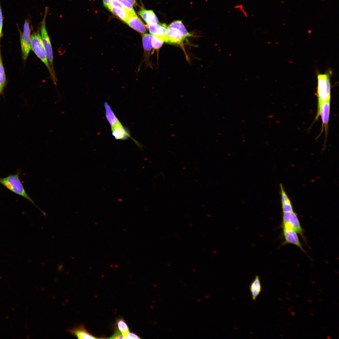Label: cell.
<instances>
[{"instance_id":"cell-1","label":"cell","mask_w":339,"mask_h":339,"mask_svg":"<svg viewBox=\"0 0 339 339\" xmlns=\"http://www.w3.org/2000/svg\"><path fill=\"white\" fill-rule=\"evenodd\" d=\"M20 172L21 171L18 170L15 174H10L5 177H0V184L11 191L30 202L46 217V213L35 204L34 201L26 192L20 178Z\"/></svg>"},{"instance_id":"cell-2","label":"cell","mask_w":339,"mask_h":339,"mask_svg":"<svg viewBox=\"0 0 339 339\" xmlns=\"http://www.w3.org/2000/svg\"><path fill=\"white\" fill-rule=\"evenodd\" d=\"M332 71L329 70L324 73L317 75V96L318 98L317 113L319 112L322 104L325 101L331 99V84L330 76Z\"/></svg>"},{"instance_id":"cell-3","label":"cell","mask_w":339,"mask_h":339,"mask_svg":"<svg viewBox=\"0 0 339 339\" xmlns=\"http://www.w3.org/2000/svg\"><path fill=\"white\" fill-rule=\"evenodd\" d=\"M192 36L181 20L175 21L168 26V43L181 45L187 37Z\"/></svg>"},{"instance_id":"cell-4","label":"cell","mask_w":339,"mask_h":339,"mask_svg":"<svg viewBox=\"0 0 339 339\" xmlns=\"http://www.w3.org/2000/svg\"><path fill=\"white\" fill-rule=\"evenodd\" d=\"M31 49L37 56L44 63L49 71L51 77L55 84L56 78L55 73L51 70L47 59L46 51L41 37L39 32L34 33L31 37Z\"/></svg>"},{"instance_id":"cell-5","label":"cell","mask_w":339,"mask_h":339,"mask_svg":"<svg viewBox=\"0 0 339 339\" xmlns=\"http://www.w3.org/2000/svg\"><path fill=\"white\" fill-rule=\"evenodd\" d=\"M47 11L48 8L46 7L44 18L40 24V35L46 51L50 67L53 72L55 73L53 67V57L52 47L46 25V19Z\"/></svg>"},{"instance_id":"cell-6","label":"cell","mask_w":339,"mask_h":339,"mask_svg":"<svg viewBox=\"0 0 339 339\" xmlns=\"http://www.w3.org/2000/svg\"><path fill=\"white\" fill-rule=\"evenodd\" d=\"M281 225L290 228L296 231L306 241L304 235V230L302 227L296 213L293 211L283 213L282 222Z\"/></svg>"},{"instance_id":"cell-7","label":"cell","mask_w":339,"mask_h":339,"mask_svg":"<svg viewBox=\"0 0 339 339\" xmlns=\"http://www.w3.org/2000/svg\"><path fill=\"white\" fill-rule=\"evenodd\" d=\"M31 30L28 21L26 20L24 25L23 32L21 37V46L22 56L26 60L31 49Z\"/></svg>"},{"instance_id":"cell-8","label":"cell","mask_w":339,"mask_h":339,"mask_svg":"<svg viewBox=\"0 0 339 339\" xmlns=\"http://www.w3.org/2000/svg\"><path fill=\"white\" fill-rule=\"evenodd\" d=\"M284 239L282 245L288 244L294 245L299 248L304 252H306L303 248L299 238L298 233L293 229L286 226L281 225Z\"/></svg>"},{"instance_id":"cell-9","label":"cell","mask_w":339,"mask_h":339,"mask_svg":"<svg viewBox=\"0 0 339 339\" xmlns=\"http://www.w3.org/2000/svg\"><path fill=\"white\" fill-rule=\"evenodd\" d=\"M330 104V99L324 102L322 104L319 112L317 113L315 118L316 120L318 118L319 116H321L322 121V126L320 134L322 132L323 129L325 132L326 138L327 136L328 129Z\"/></svg>"},{"instance_id":"cell-10","label":"cell","mask_w":339,"mask_h":339,"mask_svg":"<svg viewBox=\"0 0 339 339\" xmlns=\"http://www.w3.org/2000/svg\"><path fill=\"white\" fill-rule=\"evenodd\" d=\"M150 34L156 36L164 42L168 43L167 36L168 26L165 23L148 25Z\"/></svg>"},{"instance_id":"cell-11","label":"cell","mask_w":339,"mask_h":339,"mask_svg":"<svg viewBox=\"0 0 339 339\" xmlns=\"http://www.w3.org/2000/svg\"><path fill=\"white\" fill-rule=\"evenodd\" d=\"M112 135L117 140H125L131 138L130 133L120 121L111 126Z\"/></svg>"},{"instance_id":"cell-12","label":"cell","mask_w":339,"mask_h":339,"mask_svg":"<svg viewBox=\"0 0 339 339\" xmlns=\"http://www.w3.org/2000/svg\"><path fill=\"white\" fill-rule=\"evenodd\" d=\"M125 23L132 28L140 33L143 34L146 32L145 25L136 14L131 13Z\"/></svg>"},{"instance_id":"cell-13","label":"cell","mask_w":339,"mask_h":339,"mask_svg":"<svg viewBox=\"0 0 339 339\" xmlns=\"http://www.w3.org/2000/svg\"><path fill=\"white\" fill-rule=\"evenodd\" d=\"M67 331L79 339L98 338L89 333L82 325L69 329Z\"/></svg>"},{"instance_id":"cell-14","label":"cell","mask_w":339,"mask_h":339,"mask_svg":"<svg viewBox=\"0 0 339 339\" xmlns=\"http://www.w3.org/2000/svg\"><path fill=\"white\" fill-rule=\"evenodd\" d=\"M138 14L148 25L158 23L157 17L152 10L141 9L138 12Z\"/></svg>"},{"instance_id":"cell-15","label":"cell","mask_w":339,"mask_h":339,"mask_svg":"<svg viewBox=\"0 0 339 339\" xmlns=\"http://www.w3.org/2000/svg\"><path fill=\"white\" fill-rule=\"evenodd\" d=\"M280 188L281 196L282 208L283 213L293 211L291 202L282 184L280 185Z\"/></svg>"},{"instance_id":"cell-16","label":"cell","mask_w":339,"mask_h":339,"mask_svg":"<svg viewBox=\"0 0 339 339\" xmlns=\"http://www.w3.org/2000/svg\"><path fill=\"white\" fill-rule=\"evenodd\" d=\"M261 282L258 275H256L251 282L250 287V290L252 299L255 301L260 293L261 291Z\"/></svg>"},{"instance_id":"cell-17","label":"cell","mask_w":339,"mask_h":339,"mask_svg":"<svg viewBox=\"0 0 339 339\" xmlns=\"http://www.w3.org/2000/svg\"><path fill=\"white\" fill-rule=\"evenodd\" d=\"M104 106L106 118L111 126L120 121L107 102L104 103Z\"/></svg>"},{"instance_id":"cell-18","label":"cell","mask_w":339,"mask_h":339,"mask_svg":"<svg viewBox=\"0 0 339 339\" xmlns=\"http://www.w3.org/2000/svg\"><path fill=\"white\" fill-rule=\"evenodd\" d=\"M110 12L125 22L129 18L131 14L127 11L117 8L114 6L111 7Z\"/></svg>"},{"instance_id":"cell-19","label":"cell","mask_w":339,"mask_h":339,"mask_svg":"<svg viewBox=\"0 0 339 339\" xmlns=\"http://www.w3.org/2000/svg\"><path fill=\"white\" fill-rule=\"evenodd\" d=\"M152 37L153 35L151 34L144 33L142 34L143 46L146 51H150L153 48L152 44Z\"/></svg>"},{"instance_id":"cell-20","label":"cell","mask_w":339,"mask_h":339,"mask_svg":"<svg viewBox=\"0 0 339 339\" xmlns=\"http://www.w3.org/2000/svg\"><path fill=\"white\" fill-rule=\"evenodd\" d=\"M116 324L119 331L124 337L129 332L127 324L123 319H120L117 321Z\"/></svg>"},{"instance_id":"cell-21","label":"cell","mask_w":339,"mask_h":339,"mask_svg":"<svg viewBox=\"0 0 339 339\" xmlns=\"http://www.w3.org/2000/svg\"><path fill=\"white\" fill-rule=\"evenodd\" d=\"M6 83V78L2 61L0 47V94Z\"/></svg>"},{"instance_id":"cell-22","label":"cell","mask_w":339,"mask_h":339,"mask_svg":"<svg viewBox=\"0 0 339 339\" xmlns=\"http://www.w3.org/2000/svg\"><path fill=\"white\" fill-rule=\"evenodd\" d=\"M164 42L162 40L153 35L152 44L153 48L154 49L158 50L162 46Z\"/></svg>"},{"instance_id":"cell-23","label":"cell","mask_w":339,"mask_h":339,"mask_svg":"<svg viewBox=\"0 0 339 339\" xmlns=\"http://www.w3.org/2000/svg\"><path fill=\"white\" fill-rule=\"evenodd\" d=\"M117 0L124 6L128 12L132 14H136L132 6L126 0Z\"/></svg>"},{"instance_id":"cell-24","label":"cell","mask_w":339,"mask_h":339,"mask_svg":"<svg viewBox=\"0 0 339 339\" xmlns=\"http://www.w3.org/2000/svg\"><path fill=\"white\" fill-rule=\"evenodd\" d=\"M110 1L111 4L114 6L121 10L127 11V9L124 6L117 0H110Z\"/></svg>"},{"instance_id":"cell-25","label":"cell","mask_w":339,"mask_h":339,"mask_svg":"<svg viewBox=\"0 0 339 339\" xmlns=\"http://www.w3.org/2000/svg\"><path fill=\"white\" fill-rule=\"evenodd\" d=\"M3 15L1 9V2L0 0V41L2 36V31L3 27Z\"/></svg>"},{"instance_id":"cell-26","label":"cell","mask_w":339,"mask_h":339,"mask_svg":"<svg viewBox=\"0 0 339 339\" xmlns=\"http://www.w3.org/2000/svg\"><path fill=\"white\" fill-rule=\"evenodd\" d=\"M104 5L110 11L111 7L114 6L111 4L110 0H103Z\"/></svg>"},{"instance_id":"cell-27","label":"cell","mask_w":339,"mask_h":339,"mask_svg":"<svg viewBox=\"0 0 339 339\" xmlns=\"http://www.w3.org/2000/svg\"><path fill=\"white\" fill-rule=\"evenodd\" d=\"M125 339H140L136 334L132 333H128L124 336Z\"/></svg>"},{"instance_id":"cell-28","label":"cell","mask_w":339,"mask_h":339,"mask_svg":"<svg viewBox=\"0 0 339 339\" xmlns=\"http://www.w3.org/2000/svg\"><path fill=\"white\" fill-rule=\"evenodd\" d=\"M110 338L114 339H125L124 337L122 336L120 332L118 330L116 331L114 335Z\"/></svg>"},{"instance_id":"cell-29","label":"cell","mask_w":339,"mask_h":339,"mask_svg":"<svg viewBox=\"0 0 339 339\" xmlns=\"http://www.w3.org/2000/svg\"><path fill=\"white\" fill-rule=\"evenodd\" d=\"M131 4L133 5H135L137 4L136 0H126Z\"/></svg>"},{"instance_id":"cell-30","label":"cell","mask_w":339,"mask_h":339,"mask_svg":"<svg viewBox=\"0 0 339 339\" xmlns=\"http://www.w3.org/2000/svg\"><path fill=\"white\" fill-rule=\"evenodd\" d=\"M290 314L293 315H295L294 312L293 311H291L290 312Z\"/></svg>"},{"instance_id":"cell-31","label":"cell","mask_w":339,"mask_h":339,"mask_svg":"<svg viewBox=\"0 0 339 339\" xmlns=\"http://www.w3.org/2000/svg\"><path fill=\"white\" fill-rule=\"evenodd\" d=\"M326 339H331V336H330L327 335V337H326Z\"/></svg>"},{"instance_id":"cell-32","label":"cell","mask_w":339,"mask_h":339,"mask_svg":"<svg viewBox=\"0 0 339 339\" xmlns=\"http://www.w3.org/2000/svg\"><path fill=\"white\" fill-rule=\"evenodd\" d=\"M308 301L310 303H311L312 302V300L309 299H308Z\"/></svg>"},{"instance_id":"cell-33","label":"cell","mask_w":339,"mask_h":339,"mask_svg":"<svg viewBox=\"0 0 339 339\" xmlns=\"http://www.w3.org/2000/svg\"><path fill=\"white\" fill-rule=\"evenodd\" d=\"M318 300L319 301H322L323 300L322 299H319Z\"/></svg>"},{"instance_id":"cell-34","label":"cell","mask_w":339,"mask_h":339,"mask_svg":"<svg viewBox=\"0 0 339 339\" xmlns=\"http://www.w3.org/2000/svg\"><path fill=\"white\" fill-rule=\"evenodd\" d=\"M287 283H288V285H292V283H291V282H287Z\"/></svg>"},{"instance_id":"cell-35","label":"cell","mask_w":339,"mask_h":339,"mask_svg":"<svg viewBox=\"0 0 339 339\" xmlns=\"http://www.w3.org/2000/svg\"><path fill=\"white\" fill-rule=\"evenodd\" d=\"M311 282L313 284H315V282L314 281H312Z\"/></svg>"},{"instance_id":"cell-36","label":"cell","mask_w":339,"mask_h":339,"mask_svg":"<svg viewBox=\"0 0 339 339\" xmlns=\"http://www.w3.org/2000/svg\"><path fill=\"white\" fill-rule=\"evenodd\" d=\"M310 315H311L312 316H314V314L313 313H310Z\"/></svg>"},{"instance_id":"cell-37","label":"cell","mask_w":339,"mask_h":339,"mask_svg":"<svg viewBox=\"0 0 339 339\" xmlns=\"http://www.w3.org/2000/svg\"><path fill=\"white\" fill-rule=\"evenodd\" d=\"M287 309L289 311H290L291 310V309L290 308L288 307L287 308Z\"/></svg>"},{"instance_id":"cell-38","label":"cell","mask_w":339,"mask_h":339,"mask_svg":"<svg viewBox=\"0 0 339 339\" xmlns=\"http://www.w3.org/2000/svg\"><path fill=\"white\" fill-rule=\"evenodd\" d=\"M278 299H279V301H282V299L280 298H279Z\"/></svg>"},{"instance_id":"cell-39","label":"cell","mask_w":339,"mask_h":339,"mask_svg":"<svg viewBox=\"0 0 339 339\" xmlns=\"http://www.w3.org/2000/svg\"><path fill=\"white\" fill-rule=\"evenodd\" d=\"M286 295H289V293H288V292H286Z\"/></svg>"},{"instance_id":"cell-40","label":"cell","mask_w":339,"mask_h":339,"mask_svg":"<svg viewBox=\"0 0 339 339\" xmlns=\"http://www.w3.org/2000/svg\"><path fill=\"white\" fill-rule=\"evenodd\" d=\"M318 290L320 292H322V290L320 289H319Z\"/></svg>"},{"instance_id":"cell-41","label":"cell","mask_w":339,"mask_h":339,"mask_svg":"<svg viewBox=\"0 0 339 339\" xmlns=\"http://www.w3.org/2000/svg\"><path fill=\"white\" fill-rule=\"evenodd\" d=\"M280 336H281V337L282 338H283V337H284V336H283V335H280Z\"/></svg>"},{"instance_id":"cell-42","label":"cell","mask_w":339,"mask_h":339,"mask_svg":"<svg viewBox=\"0 0 339 339\" xmlns=\"http://www.w3.org/2000/svg\"><path fill=\"white\" fill-rule=\"evenodd\" d=\"M295 296H296V297H299V296H298V295H297V294H295Z\"/></svg>"},{"instance_id":"cell-43","label":"cell","mask_w":339,"mask_h":339,"mask_svg":"<svg viewBox=\"0 0 339 339\" xmlns=\"http://www.w3.org/2000/svg\"><path fill=\"white\" fill-rule=\"evenodd\" d=\"M286 299H287V300H289V299H289V298H288V297H286Z\"/></svg>"},{"instance_id":"cell-44","label":"cell","mask_w":339,"mask_h":339,"mask_svg":"<svg viewBox=\"0 0 339 339\" xmlns=\"http://www.w3.org/2000/svg\"><path fill=\"white\" fill-rule=\"evenodd\" d=\"M290 308H291V309H293V307H292V306H290Z\"/></svg>"}]
</instances>
